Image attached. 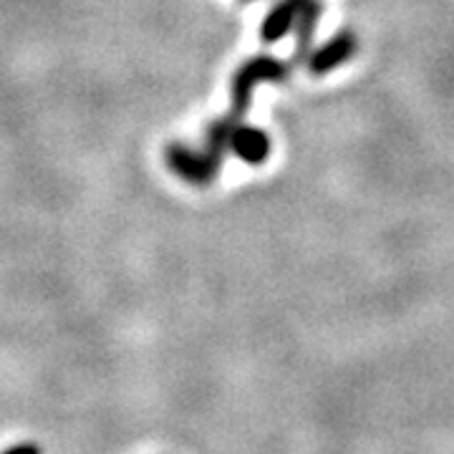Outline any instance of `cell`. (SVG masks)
I'll return each mask as SVG.
<instances>
[{
  "label": "cell",
  "mask_w": 454,
  "mask_h": 454,
  "mask_svg": "<svg viewBox=\"0 0 454 454\" xmlns=\"http://www.w3.org/2000/svg\"><path fill=\"white\" fill-rule=\"evenodd\" d=\"M288 74H291V66L280 61V59H273V56H258V59L245 61L235 71L232 83H230V91H232V112L230 114L243 119V114L247 112V106L253 101V91L258 89L260 83L286 82Z\"/></svg>",
  "instance_id": "1"
},
{
  "label": "cell",
  "mask_w": 454,
  "mask_h": 454,
  "mask_svg": "<svg viewBox=\"0 0 454 454\" xmlns=\"http://www.w3.org/2000/svg\"><path fill=\"white\" fill-rule=\"evenodd\" d=\"M167 164L177 172L179 177L187 179L190 184H200V187L210 184L223 167V162L212 160L205 149L197 152V149H190L184 145L167 146Z\"/></svg>",
  "instance_id": "2"
},
{
  "label": "cell",
  "mask_w": 454,
  "mask_h": 454,
  "mask_svg": "<svg viewBox=\"0 0 454 454\" xmlns=\"http://www.w3.org/2000/svg\"><path fill=\"white\" fill-rule=\"evenodd\" d=\"M358 51V38L356 33L340 31L336 33L333 38H328L324 46L313 49L306 59V66H309L310 74L316 76H324V74H331L336 71L346 61H351V56H356Z\"/></svg>",
  "instance_id": "3"
},
{
  "label": "cell",
  "mask_w": 454,
  "mask_h": 454,
  "mask_svg": "<svg viewBox=\"0 0 454 454\" xmlns=\"http://www.w3.org/2000/svg\"><path fill=\"white\" fill-rule=\"evenodd\" d=\"M316 0H280L278 5H273V11L265 16L262 20V28H260V35L265 43H276L288 31H293L298 26L301 16L309 11Z\"/></svg>",
  "instance_id": "4"
},
{
  "label": "cell",
  "mask_w": 454,
  "mask_h": 454,
  "mask_svg": "<svg viewBox=\"0 0 454 454\" xmlns=\"http://www.w3.org/2000/svg\"><path fill=\"white\" fill-rule=\"evenodd\" d=\"M230 149L243 160L245 164L258 167L268 157H270V139L268 134L258 127H245V124H235L232 134H230Z\"/></svg>",
  "instance_id": "5"
},
{
  "label": "cell",
  "mask_w": 454,
  "mask_h": 454,
  "mask_svg": "<svg viewBox=\"0 0 454 454\" xmlns=\"http://www.w3.org/2000/svg\"><path fill=\"white\" fill-rule=\"evenodd\" d=\"M318 16H321V3L316 0L309 11L298 20V49H295V61H306L313 46V35H316V26H318Z\"/></svg>",
  "instance_id": "6"
}]
</instances>
